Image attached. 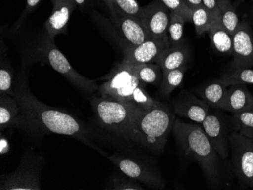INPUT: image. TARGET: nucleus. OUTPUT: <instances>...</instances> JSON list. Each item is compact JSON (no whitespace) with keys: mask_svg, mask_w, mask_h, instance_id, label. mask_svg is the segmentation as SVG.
<instances>
[{"mask_svg":"<svg viewBox=\"0 0 253 190\" xmlns=\"http://www.w3.org/2000/svg\"><path fill=\"white\" fill-rule=\"evenodd\" d=\"M14 97L17 99L26 118L28 130L39 128L43 131L70 136L89 147H95L90 132L74 116L41 103L30 91L26 79L19 75L13 84Z\"/></svg>","mask_w":253,"mask_h":190,"instance_id":"1","label":"nucleus"},{"mask_svg":"<svg viewBox=\"0 0 253 190\" xmlns=\"http://www.w3.org/2000/svg\"><path fill=\"white\" fill-rule=\"evenodd\" d=\"M173 131L184 154L200 164L210 184L217 185L221 174V157L212 147L203 127L176 119Z\"/></svg>","mask_w":253,"mask_h":190,"instance_id":"2","label":"nucleus"},{"mask_svg":"<svg viewBox=\"0 0 253 190\" xmlns=\"http://www.w3.org/2000/svg\"><path fill=\"white\" fill-rule=\"evenodd\" d=\"M175 120L174 110L164 103L156 101L151 109L143 111L138 116L132 130L130 141L153 152H162Z\"/></svg>","mask_w":253,"mask_h":190,"instance_id":"3","label":"nucleus"},{"mask_svg":"<svg viewBox=\"0 0 253 190\" xmlns=\"http://www.w3.org/2000/svg\"><path fill=\"white\" fill-rule=\"evenodd\" d=\"M92 106L99 124L126 140H130L135 121L145 111L134 103H125L105 96L95 97Z\"/></svg>","mask_w":253,"mask_h":190,"instance_id":"4","label":"nucleus"},{"mask_svg":"<svg viewBox=\"0 0 253 190\" xmlns=\"http://www.w3.org/2000/svg\"><path fill=\"white\" fill-rule=\"evenodd\" d=\"M38 46V51L44 61L47 62L54 70L63 75L74 86L84 93H93L99 89V86L95 80H89L82 76L72 68L68 59L55 46L54 40L46 35Z\"/></svg>","mask_w":253,"mask_h":190,"instance_id":"5","label":"nucleus"},{"mask_svg":"<svg viewBox=\"0 0 253 190\" xmlns=\"http://www.w3.org/2000/svg\"><path fill=\"white\" fill-rule=\"evenodd\" d=\"M138 86L145 85L138 79L132 64L124 59L109 75L107 81L99 86L98 91L101 96L132 103V95Z\"/></svg>","mask_w":253,"mask_h":190,"instance_id":"6","label":"nucleus"},{"mask_svg":"<svg viewBox=\"0 0 253 190\" xmlns=\"http://www.w3.org/2000/svg\"><path fill=\"white\" fill-rule=\"evenodd\" d=\"M229 142L234 174L240 182L253 188V138L233 131Z\"/></svg>","mask_w":253,"mask_h":190,"instance_id":"7","label":"nucleus"},{"mask_svg":"<svg viewBox=\"0 0 253 190\" xmlns=\"http://www.w3.org/2000/svg\"><path fill=\"white\" fill-rule=\"evenodd\" d=\"M109 159L123 173L124 175L153 188L159 190L164 188L163 177L151 166L143 164L134 158L122 155L110 156Z\"/></svg>","mask_w":253,"mask_h":190,"instance_id":"8","label":"nucleus"},{"mask_svg":"<svg viewBox=\"0 0 253 190\" xmlns=\"http://www.w3.org/2000/svg\"><path fill=\"white\" fill-rule=\"evenodd\" d=\"M41 164L25 158L15 172L4 176L0 189L2 190H41Z\"/></svg>","mask_w":253,"mask_h":190,"instance_id":"9","label":"nucleus"},{"mask_svg":"<svg viewBox=\"0 0 253 190\" xmlns=\"http://www.w3.org/2000/svg\"><path fill=\"white\" fill-rule=\"evenodd\" d=\"M170 11L160 0H153L143 8L140 21L149 38L169 41L168 30Z\"/></svg>","mask_w":253,"mask_h":190,"instance_id":"10","label":"nucleus"},{"mask_svg":"<svg viewBox=\"0 0 253 190\" xmlns=\"http://www.w3.org/2000/svg\"><path fill=\"white\" fill-rule=\"evenodd\" d=\"M201 125L221 158L226 159L228 158L231 152L229 138L231 133L229 132L230 125L228 126L223 116L216 113L215 111H209L208 114Z\"/></svg>","mask_w":253,"mask_h":190,"instance_id":"11","label":"nucleus"},{"mask_svg":"<svg viewBox=\"0 0 253 190\" xmlns=\"http://www.w3.org/2000/svg\"><path fill=\"white\" fill-rule=\"evenodd\" d=\"M233 38L234 69L253 66V33L247 19L240 22Z\"/></svg>","mask_w":253,"mask_h":190,"instance_id":"12","label":"nucleus"},{"mask_svg":"<svg viewBox=\"0 0 253 190\" xmlns=\"http://www.w3.org/2000/svg\"><path fill=\"white\" fill-rule=\"evenodd\" d=\"M169 46V41L149 38L137 46L125 45L124 59L134 65L156 63L160 55Z\"/></svg>","mask_w":253,"mask_h":190,"instance_id":"13","label":"nucleus"},{"mask_svg":"<svg viewBox=\"0 0 253 190\" xmlns=\"http://www.w3.org/2000/svg\"><path fill=\"white\" fill-rule=\"evenodd\" d=\"M52 12L44 24L46 35L54 40L59 35L67 33L68 21L77 7L75 0H51Z\"/></svg>","mask_w":253,"mask_h":190,"instance_id":"14","label":"nucleus"},{"mask_svg":"<svg viewBox=\"0 0 253 190\" xmlns=\"http://www.w3.org/2000/svg\"><path fill=\"white\" fill-rule=\"evenodd\" d=\"M176 115L186 117L197 124H201L210 111V106L202 99L190 93L182 91L173 103Z\"/></svg>","mask_w":253,"mask_h":190,"instance_id":"15","label":"nucleus"},{"mask_svg":"<svg viewBox=\"0 0 253 190\" xmlns=\"http://www.w3.org/2000/svg\"><path fill=\"white\" fill-rule=\"evenodd\" d=\"M114 22L127 46H137L149 39L146 28L140 20L133 17L117 14Z\"/></svg>","mask_w":253,"mask_h":190,"instance_id":"16","label":"nucleus"},{"mask_svg":"<svg viewBox=\"0 0 253 190\" xmlns=\"http://www.w3.org/2000/svg\"><path fill=\"white\" fill-rule=\"evenodd\" d=\"M11 126H17L28 130L26 118L17 99L11 95L1 93L0 127L2 130Z\"/></svg>","mask_w":253,"mask_h":190,"instance_id":"17","label":"nucleus"},{"mask_svg":"<svg viewBox=\"0 0 253 190\" xmlns=\"http://www.w3.org/2000/svg\"><path fill=\"white\" fill-rule=\"evenodd\" d=\"M222 110L227 111L232 114L253 110V96L245 84L230 86Z\"/></svg>","mask_w":253,"mask_h":190,"instance_id":"18","label":"nucleus"},{"mask_svg":"<svg viewBox=\"0 0 253 190\" xmlns=\"http://www.w3.org/2000/svg\"><path fill=\"white\" fill-rule=\"evenodd\" d=\"M187 59L188 49L183 42L177 46H169L160 55L156 64L160 67L163 73H165L187 65Z\"/></svg>","mask_w":253,"mask_h":190,"instance_id":"19","label":"nucleus"},{"mask_svg":"<svg viewBox=\"0 0 253 190\" xmlns=\"http://www.w3.org/2000/svg\"><path fill=\"white\" fill-rule=\"evenodd\" d=\"M207 33L210 36L211 46L216 51L221 54H232V35L226 31L220 17L213 21Z\"/></svg>","mask_w":253,"mask_h":190,"instance_id":"20","label":"nucleus"},{"mask_svg":"<svg viewBox=\"0 0 253 190\" xmlns=\"http://www.w3.org/2000/svg\"><path fill=\"white\" fill-rule=\"evenodd\" d=\"M227 95V86L220 80L207 85L202 91L201 97L213 109L222 110Z\"/></svg>","mask_w":253,"mask_h":190,"instance_id":"21","label":"nucleus"},{"mask_svg":"<svg viewBox=\"0 0 253 190\" xmlns=\"http://www.w3.org/2000/svg\"><path fill=\"white\" fill-rule=\"evenodd\" d=\"M186 71L187 65H184L180 69L163 73V77L159 86V95L165 99L169 97L170 93L181 84Z\"/></svg>","mask_w":253,"mask_h":190,"instance_id":"22","label":"nucleus"},{"mask_svg":"<svg viewBox=\"0 0 253 190\" xmlns=\"http://www.w3.org/2000/svg\"><path fill=\"white\" fill-rule=\"evenodd\" d=\"M220 18L223 26L230 35H234L240 25L239 18L235 8L231 4V0H217Z\"/></svg>","mask_w":253,"mask_h":190,"instance_id":"23","label":"nucleus"},{"mask_svg":"<svg viewBox=\"0 0 253 190\" xmlns=\"http://www.w3.org/2000/svg\"><path fill=\"white\" fill-rule=\"evenodd\" d=\"M231 127L233 131L253 138V110L244 111L233 114Z\"/></svg>","mask_w":253,"mask_h":190,"instance_id":"24","label":"nucleus"},{"mask_svg":"<svg viewBox=\"0 0 253 190\" xmlns=\"http://www.w3.org/2000/svg\"><path fill=\"white\" fill-rule=\"evenodd\" d=\"M133 65L138 79L143 84H158L161 78L160 67L156 63L138 64Z\"/></svg>","mask_w":253,"mask_h":190,"instance_id":"25","label":"nucleus"},{"mask_svg":"<svg viewBox=\"0 0 253 190\" xmlns=\"http://www.w3.org/2000/svg\"><path fill=\"white\" fill-rule=\"evenodd\" d=\"M186 21L181 15L170 12L168 38L170 46H177L183 42V27Z\"/></svg>","mask_w":253,"mask_h":190,"instance_id":"26","label":"nucleus"},{"mask_svg":"<svg viewBox=\"0 0 253 190\" xmlns=\"http://www.w3.org/2000/svg\"><path fill=\"white\" fill-rule=\"evenodd\" d=\"M214 18L203 5L192 9V21L198 36L207 32L212 24Z\"/></svg>","mask_w":253,"mask_h":190,"instance_id":"27","label":"nucleus"},{"mask_svg":"<svg viewBox=\"0 0 253 190\" xmlns=\"http://www.w3.org/2000/svg\"><path fill=\"white\" fill-rule=\"evenodd\" d=\"M221 81L226 86L235 84H253V69L239 68L223 76Z\"/></svg>","mask_w":253,"mask_h":190,"instance_id":"28","label":"nucleus"},{"mask_svg":"<svg viewBox=\"0 0 253 190\" xmlns=\"http://www.w3.org/2000/svg\"><path fill=\"white\" fill-rule=\"evenodd\" d=\"M116 7L117 14L140 20L143 7L140 6L137 0H116Z\"/></svg>","mask_w":253,"mask_h":190,"instance_id":"29","label":"nucleus"},{"mask_svg":"<svg viewBox=\"0 0 253 190\" xmlns=\"http://www.w3.org/2000/svg\"><path fill=\"white\" fill-rule=\"evenodd\" d=\"M132 103L145 111L149 110L154 106L156 101L148 94L145 86H138L132 95Z\"/></svg>","mask_w":253,"mask_h":190,"instance_id":"30","label":"nucleus"},{"mask_svg":"<svg viewBox=\"0 0 253 190\" xmlns=\"http://www.w3.org/2000/svg\"><path fill=\"white\" fill-rule=\"evenodd\" d=\"M0 92L13 96V74L11 68L2 60L0 69Z\"/></svg>","mask_w":253,"mask_h":190,"instance_id":"31","label":"nucleus"},{"mask_svg":"<svg viewBox=\"0 0 253 190\" xmlns=\"http://www.w3.org/2000/svg\"><path fill=\"white\" fill-rule=\"evenodd\" d=\"M138 181L128 177H116L112 179L108 188L115 190H143Z\"/></svg>","mask_w":253,"mask_h":190,"instance_id":"32","label":"nucleus"},{"mask_svg":"<svg viewBox=\"0 0 253 190\" xmlns=\"http://www.w3.org/2000/svg\"><path fill=\"white\" fill-rule=\"evenodd\" d=\"M168 7L170 12L181 15L186 22L192 21V10L184 3L183 0H160Z\"/></svg>","mask_w":253,"mask_h":190,"instance_id":"33","label":"nucleus"},{"mask_svg":"<svg viewBox=\"0 0 253 190\" xmlns=\"http://www.w3.org/2000/svg\"><path fill=\"white\" fill-rule=\"evenodd\" d=\"M41 1H42V0H27L25 10L23 11L22 14H21L18 22H17L16 29H18V28H19L21 26L23 22L26 19L28 15L31 13V12L37 8V6L41 3Z\"/></svg>","mask_w":253,"mask_h":190,"instance_id":"34","label":"nucleus"},{"mask_svg":"<svg viewBox=\"0 0 253 190\" xmlns=\"http://www.w3.org/2000/svg\"><path fill=\"white\" fill-rule=\"evenodd\" d=\"M202 2H203V6L208 10L214 20L220 17L217 0H202Z\"/></svg>","mask_w":253,"mask_h":190,"instance_id":"35","label":"nucleus"},{"mask_svg":"<svg viewBox=\"0 0 253 190\" xmlns=\"http://www.w3.org/2000/svg\"><path fill=\"white\" fill-rule=\"evenodd\" d=\"M106 4V6L109 8V12L112 15V18L117 16V11H116V0H102Z\"/></svg>","mask_w":253,"mask_h":190,"instance_id":"36","label":"nucleus"},{"mask_svg":"<svg viewBox=\"0 0 253 190\" xmlns=\"http://www.w3.org/2000/svg\"><path fill=\"white\" fill-rule=\"evenodd\" d=\"M183 1L191 10L196 8V7L203 5L202 0H183Z\"/></svg>","mask_w":253,"mask_h":190,"instance_id":"37","label":"nucleus"},{"mask_svg":"<svg viewBox=\"0 0 253 190\" xmlns=\"http://www.w3.org/2000/svg\"><path fill=\"white\" fill-rule=\"evenodd\" d=\"M88 2H89V0H75L77 6L81 8H84V7H86Z\"/></svg>","mask_w":253,"mask_h":190,"instance_id":"38","label":"nucleus"},{"mask_svg":"<svg viewBox=\"0 0 253 190\" xmlns=\"http://www.w3.org/2000/svg\"><path fill=\"white\" fill-rule=\"evenodd\" d=\"M252 1H253V0H252Z\"/></svg>","mask_w":253,"mask_h":190,"instance_id":"39","label":"nucleus"}]
</instances>
